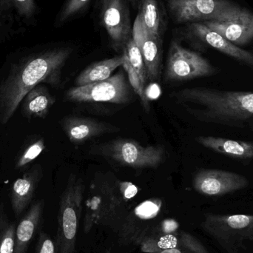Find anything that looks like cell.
<instances>
[{
  "label": "cell",
  "mask_w": 253,
  "mask_h": 253,
  "mask_svg": "<svg viewBox=\"0 0 253 253\" xmlns=\"http://www.w3.org/2000/svg\"><path fill=\"white\" fill-rule=\"evenodd\" d=\"M64 132L72 144H80L110 131L109 126L98 120L84 117H65L62 122Z\"/></svg>",
  "instance_id": "16"
},
{
  "label": "cell",
  "mask_w": 253,
  "mask_h": 253,
  "mask_svg": "<svg viewBox=\"0 0 253 253\" xmlns=\"http://www.w3.org/2000/svg\"><path fill=\"white\" fill-rule=\"evenodd\" d=\"M120 188L126 200L132 199L138 192V189L136 188V187L129 182L120 183Z\"/></svg>",
  "instance_id": "30"
},
{
  "label": "cell",
  "mask_w": 253,
  "mask_h": 253,
  "mask_svg": "<svg viewBox=\"0 0 253 253\" xmlns=\"http://www.w3.org/2000/svg\"><path fill=\"white\" fill-rule=\"evenodd\" d=\"M101 19L115 50H123L132 37L126 0H102Z\"/></svg>",
  "instance_id": "11"
},
{
  "label": "cell",
  "mask_w": 253,
  "mask_h": 253,
  "mask_svg": "<svg viewBox=\"0 0 253 253\" xmlns=\"http://www.w3.org/2000/svg\"><path fill=\"white\" fill-rule=\"evenodd\" d=\"M44 149L45 144L43 138H39L28 143L18 156L15 163V168L17 169H25L40 156Z\"/></svg>",
  "instance_id": "24"
},
{
  "label": "cell",
  "mask_w": 253,
  "mask_h": 253,
  "mask_svg": "<svg viewBox=\"0 0 253 253\" xmlns=\"http://www.w3.org/2000/svg\"><path fill=\"white\" fill-rule=\"evenodd\" d=\"M215 72V68L199 53L184 48L178 42L171 43L165 68L166 81H190Z\"/></svg>",
  "instance_id": "6"
},
{
  "label": "cell",
  "mask_w": 253,
  "mask_h": 253,
  "mask_svg": "<svg viewBox=\"0 0 253 253\" xmlns=\"http://www.w3.org/2000/svg\"><path fill=\"white\" fill-rule=\"evenodd\" d=\"M56 246L50 236L44 232L39 236L37 253H56Z\"/></svg>",
  "instance_id": "26"
},
{
  "label": "cell",
  "mask_w": 253,
  "mask_h": 253,
  "mask_svg": "<svg viewBox=\"0 0 253 253\" xmlns=\"http://www.w3.org/2000/svg\"><path fill=\"white\" fill-rule=\"evenodd\" d=\"M84 192L83 180L75 175H71L59 202L56 241L58 253H76Z\"/></svg>",
  "instance_id": "3"
},
{
  "label": "cell",
  "mask_w": 253,
  "mask_h": 253,
  "mask_svg": "<svg viewBox=\"0 0 253 253\" xmlns=\"http://www.w3.org/2000/svg\"><path fill=\"white\" fill-rule=\"evenodd\" d=\"M196 141L201 145L220 154L239 159L253 158V142L237 141L215 136H199Z\"/></svg>",
  "instance_id": "19"
},
{
  "label": "cell",
  "mask_w": 253,
  "mask_h": 253,
  "mask_svg": "<svg viewBox=\"0 0 253 253\" xmlns=\"http://www.w3.org/2000/svg\"><path fill=\"white\" fill-rule=\"evenodd\" d=\"M173 97L202 123L253 129V92L192 87L178 90Z\"/></svg>",
  "instance_id": "2"
},
{
  "label": "cell",
  "mask_w": 253,
  "mask_h": 253,
  "mask_svg": "<svg viewBox=\"0 0 253 253\" xmlns=\"http://www.w3.org/2000/svg\"><path fill=\"white\" fill-rule=\"evenodd\" d=\"M181 244L183 248L192 253H208L202 244L187 233H184L181 235Z\"/></svg>",
  "instance_id": "27"
},
{
  "label": "cell",
  "mask_w": 253,
  "mask_h": 253,
  "mask_svg": "<svg viewBox=\"0 0 253 253\" xmlns=\"http://www.w3.org/2000/svg\"><path fill=\"white\" fill-rule=\"evenodd\" d=\"M41 165H36L28 169L22 177L12 184L10 199L15 217L18 218L29 206L36 190L42 178Z\"/></svg>",
  "instance_id": "15"
},
{
  "label": "cell",
  "mask_w": 253,
  "mask_h": 253,
  "mask_svg": "<svg viewBox=\"0 0 253 253\" xmlns=\"http://www.w3.org/2000/svg\"><path fill=\"white\" fill-rule=\"evenodd\" d=\"M229 227L233 229H243L248 227L253 221V216L246 215H233L226 219Z\"/></svg>",
  "instance_id": "28"
},
{
  "label": "cell",
  "mask_w": 253,
  "mask_h": 253,
  "mask_svg": "<svg viewBox=\"0 0 253 253\" xmlns=\"http://www.w3.org/2000/svg\"><path fill=\"white\" fill-rule=\"evenodd\" d=\"M172 19L177 24L217 20L232 7L230 0H166Z\"/></svg>",
  "instance_id": "9"
},
{
  "label": "cell",
  "mask_w": 253,
  "mask_h": 253,
  "mask_svg": "<svg viewBox=\"0 0 253 253\" xmlns=\"http://www.w3.org/2000/svg\"><path fill=\"white\" fill-rule=\"evenodd\" d=\"M38 13L36 0H0V44L35 26Z\"/></svg>",
  "instance_id": "7"
},
{
  "label": "cell",
  "mask_w": 253,
  "mask_h": 253,
  "mask_svg": "<svg viewBox=\"0 0 253 253\" xmlns=\"http://www.w3.org/2000/svg\"><path fill=\"white\" fill-rule=\"evenodd\" d=\"M16 225L7 218L4 205H0V253H14Z\"/></svg>",
  "instance_id": "22"
},
{
  "label": "cell",
  "mask_w": 253,
  "mask_h": 253,
  "mask_svg": "<svg viewBox=\"0 0 253 253\" xmlns=\"http://www.w3.org/2000/svg\"><path fill=\"white\" fill-rule=\"evenodd\" d=\"M89 1L90 0H67L56 17V25L59 26L75 16L87 5Z\"/></svg>",
  "instance_id": "25"
},
{
  "label": "cell",
  "mask_w": 253,
  "mask_h": 253,
  "mask_svg": "<svg viewBox=\"0 0 253 253\" xmlns=\"http://www.w3.org/2000/svg\"><path fill=\"white\" fill-rule=\"evenodd\" d=\"M189 33L194 38L224 54L253 68V53L241 48L212 31L203 22H193L188 25Z\"/></svg>",
  "instance_id": "14"
},
{
  "label": "cell",
  "mask_w": 253,
  "mask_h": 253,
  "mask_svg": "<svg viewBox=\"0 0 253 253\" xmlns=\"http://www.w3.org/2000/svg\"><path fill=\"white\" fill-rule=\"evenodd\" d=\"M159 211V208H157L156 205L151 203V202H147V203L143 204L142 205L136 209V214L142 218L149 219L151 217L154 216Z\"/></svg>",
  "instance_id": "29"
},
{
  "label": "cell",
  "mask_w": 253,
  "mask_h": 253,
  "mask_svg": "<svg viewBox=\"0 0 253 253\" xmlns=\"http://www.w3.org/2000/svg\"><path fill=\"white\" fill-rule=\"evenodd\" d=\"M73 51L70 47L31 46L7 55L0 69V126L11 120L31 89L40 84L60 85Z\"/></svg>",
  "instance_id": "1"
},
{
  "label": "cell",
  "mask_w": 253,
  "mask_h": 253,
  "mask_svg": "<svg viewBox=\"0 0 253 253\" xmlns=\"http://www.w3.org/2000/svg\"><path fill=\"white\" fill-rule=\"evenodd\" d=\"M123 53L126 56V60L129 62L131 68L138 76L143 88H144L147 80L145 65H144L141 51L132 37L129 39L126 47L123 49Z\"/></svg>",
  "instance_id": "23"
},
{
  "label": "cell",
  "mask_w": 253,
  "mask_h": 253,
  "mask_svg": "<svg viewBox=\"0 0 253 253\" xmlns=\"http://www.w3.org/2000/svg\"><path fill=\"white\" fill-rule=\"evenodd\" d=\"M44 201L33 204L16 228L14 253H26L28 246L40 225L44 210Z\"/></svg>",
  "instance_id": "18"
},
{
  "label": "cell",
  "mask_w": 253,
  "mask_h": 253,
  "mask_svg": "<svg viewBox=\"0 0 253 253\" xmlns=\"http://www.w3.org/2000/svg\"><path fill=\"white\" fill-rule=\"evenodd\" d=\"M132 37L142 55L147 80L150 81L159 80L163 52L161 37L149 32L138 14L132 27Z\"/></svg>",
  "instance_id": "13"
},
{
  "label": "cell",
  "mask_w": 253,
  "mask_h": 253,
  "mask_svg": "<svg viewBox=\"0 0 253 253\" xmlns=\"http://www.w3.org/2000/svg\"><path fill=\"white\" fill-rule=\"evenodd\" d=\"M203 23L237 46L245 45L253 40V13L236 4L217 20Z\"/></svg>",
  "instance_id": "10"
},
{
  "label": "cell",
  "mask_w": 253,
  "mask_h": 253,
  "mask_svg": "<svg viewBox=\"0 0 253 253\" xmlns=\"http://www.w3.org/2000/svg\"><path fill=\"white\" fill-rule=\"evenodd\" d=\"M138 15L149 32L161 37L163 29V20L157 0H141Z\"/></svg>",
  "instance_id": "21"
},
{
  "label": "cell",
  "mask_w": 253,
  "mask_h": 253,
  "mask_svg": "<svg viewBox=\"0 0 253 253\" xmlns=\"http://www.w3.org/2000/svg\"><path fill=\"white\" fill-rule=\"evenodd\" d=\"M126 201L120 187L105 182L95 184L86 202L84 232L88 233L95 225H111L124 212Z\"/></svg>",
  "instance_id": "4"
},
{
  "label": "cell",
  "mask_w": 253,
  "mask_h": 253,
  "mask_svg": "<svg viewBox=\"0 0 253 253\" xmlns=\"http://www.w3.org/2000/svg\"><path fill=\"white\" fill-rule=\"evenodd\" d=\"M150 253H192L190 251H187L184 248H165V249L161 250V251H157V252H153Z\"/></svg>",
  "instance_id": "31"
},
{
  "label": "cell",
  "mask_w": 253,
  "mask_h": 253,
  "mask_svg": "<svg viewBox=\"0 0 253 253\" xmlns=\"http://www.w3.org/2000/svg\"><path fill=\"white\" fill-rule=\"evenodd\" d=\"M124 53L111 59L95 62L82 71L76 79V86H84L99 82L105 81L112 75L116 69L123 66L126 62Z\"/></svg>",
  "instance_id": "20"
},
{
  "label": "cell",
  "mask_w": 253,
  "mask_h": 253,
  "mask_svg": "<svg viewBox=\"0 0 253 253\" xmlns=\"http://www.w3.org/2000/svg\"><path fill=\"white\" fill-rule=\"evenodd\" d=\"M65 100L75 103H112L124 105L130 99L129 83L123 71L105 81L67 90Z\"/></svg>",
  "instance_id": "5"
},
{
  "label": "cell",
  "mask_w": 253,
  "mask_h": 253,
  "mask_svg": "<svg viewBox=\"0 0 253 253\" xmlns=\"http://www.w3.org/2000/svg\"><path fill=\"white\" fill-rule=\"evenodd\" d=\"M56 103V98L49 92L44 84L31 89L20 103L21 114L28 120L44 119Z\"/></svg>",
  "instance_id": "17"
},
{
  "label": "cell",
  "mask_w": 253,
  "mask_h": 253,
  "mask_svg": "<svg viewBox=\"0 0 253 253\" xmlns=\"http://www.w3.org/2000/svg\"><path fill=\"white\" fill-rule=\"evenodd\" d=\"M107 151L115 162L136 169L158 168L165 159V149L162 146L144 147L129 138L113 141Z\"/></svg>",
  "instance_id": "8"
},
{
  "label": "cell",
  "mask_w": 253,
  "mask_h": 253,
  "mask_svg": "<svg viewBox=\"0 0 253 253\" xmlns=\"http://www.w3.org/2000/svg\"><path fill=\"white\" fill-rule=\"evenodd\" d=\"M248 185L249 181L244 175L221 169H201L193 178L195 190L205 196H222L245 189Z\"/></svg>",
  "instance_id": "12"
}]
</instances>
